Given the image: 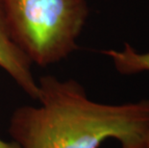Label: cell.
Listing matches in <instances>:
<instances>
[{
	"instance_id": "6da1fadb",
	"label": "cell",
	"mask_w": 149,
	"mask_h": 148,
	"mask_svg": "<svg viewBox=\"0 0 149 148\" xmlns=\"http://www.w3.org/2000/svg\"><path fill=\"white\" fill-rule=\"evenodd\" d=\"M39 106L13 112L9 134L20 148H98L105 140L121 146L146 140L149 100L104 104L91 100L74 79L44 75L38 81Z\"/></svg>"
},
{
	"instance_id": "3957f363",
	"label": "cell",
	"mask_w": 149,
	"mask_h": 148,
	"mask_svg": "<svg viewBox=\"0 0 149 148\" xmlns=\"http://www.w3.org/2000/svg\"><path fill=\"white\" fill-rule=\"evenodd\" d=\"M32 65L13 38L0 4V67L28 96L38 101L40 88L32 72Z\"/></svg>"
},
{
	"instance_id": "52a82bcc",
	"label": "cell",
	"mask_w": 149,
	"mask_h": 148,
	"mask_svg": "<svg viewBox=\"0 0 149 148\" xmlns=\"http://www.w3.org/2000/svg\"><path fill=\"white\" fill-rule=\"evenodd\" d=\"M146 148H149V133H148L147 138H146Z\"/></svg>"
},
{
	"instance_id": "5b68a950",
	"label": "cell",
	"mask_w": 149,
	"mask_h": 148,
	"mask_svg": "<svg viewBox=\"0 0 149 148\" xmlns=\"http://www.w3.org/2000/svg\"><path fill=\"white\" fill-rule=\"evenodd\" d=\"M0 148H20L15 141H6L0 138Z\"/></svg>"
},
{
	"instance_id": "277c9868",
	"label": "cell",
	"mask_w": 149,
	"mask_h": 148,
	"mask_svg": "<svg viewBox=\"0 0 149 148\" xmlns=\"http://www.w3.org/2000/svg\"><path fill=\"white\" fill-rule=\"evenodd\" d=\"M103 54L112 60L117 71L130 75L149 71V52H138L134 47L125 43L122 50H105Z\"/></svg>"
},
{
	"instance_id": "7a4b0ae2",
	"label": "cell",
	"mask_w": 149,
	"mask_h": 148,
	"mask_svg": "<svg viewBox=\"0 0 149 148\" xmlns=\"http://www.w3.org/2000/svg\"><path fill=\"white\" fill-rule=\"evenodd\" d=\"M13 38L32 64H56L77 48L86 0H0Z\"/></svg>"
},
{
	"instance_id": "8992f818",
	"label": "cell",
	"mask_w": 149,
	"mask_h": 148,
	"mask_svg": "<svg viewBox=\"0 0 149 148\" xmlns=\"http://www.w3.org/2000/svg\"><path fill=\"white\" fill-rule=\"evenodd\" d=\"M121 148H146V140L142 143L134 144V145H128V146H121Z\"/></svg>"
}]
</instances>
